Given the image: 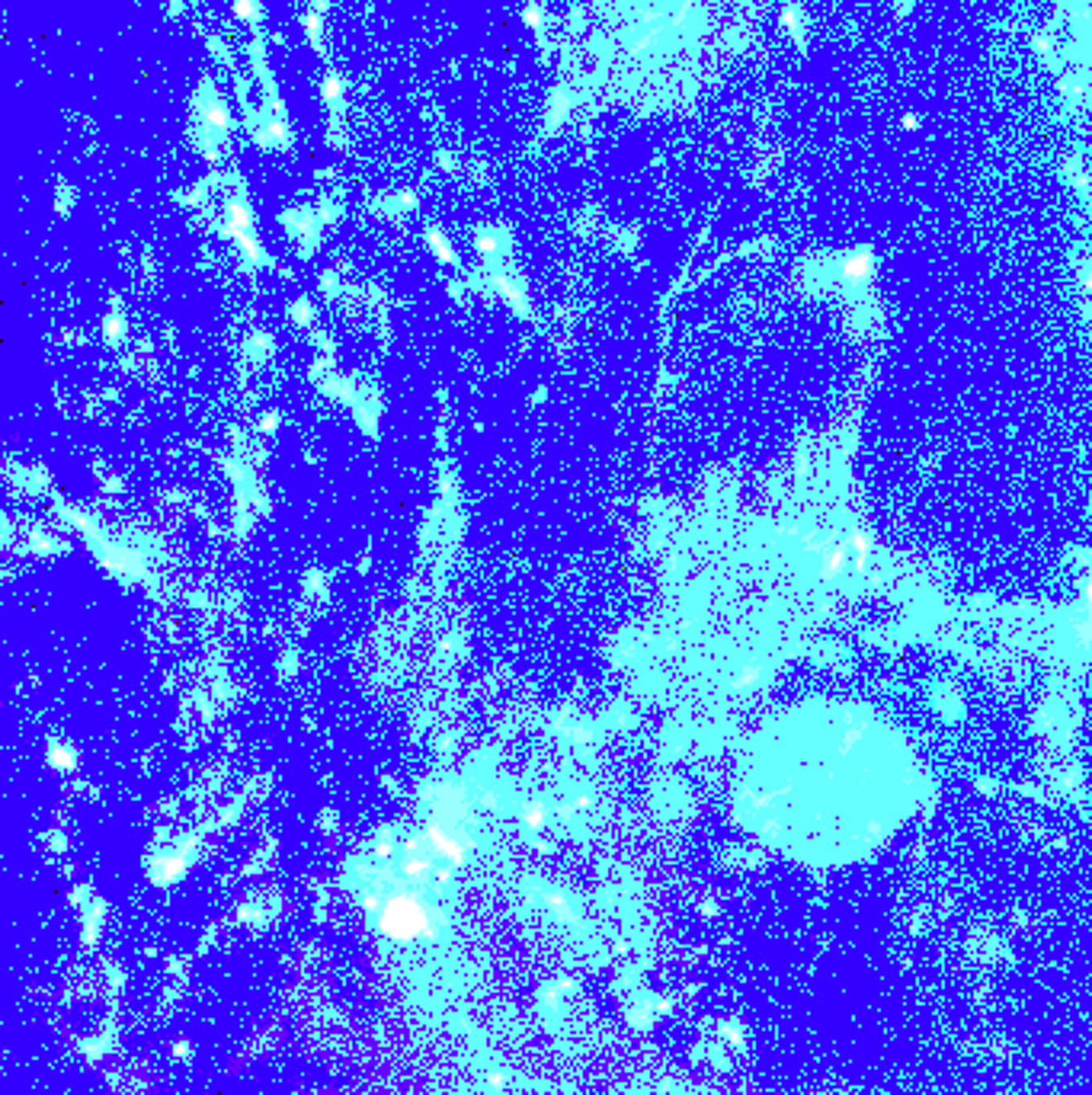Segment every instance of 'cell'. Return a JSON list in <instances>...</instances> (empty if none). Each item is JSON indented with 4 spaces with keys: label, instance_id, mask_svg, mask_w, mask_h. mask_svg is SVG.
Listing matches in <instances>:
<instances>
[{
    "label": "cell",
    "instance_id": "6da1fadb",
    "mask_svg": "<svg viewBox=\"0 0 1092 1095\" xmlns=\"http://www.w3.org/2000/svg\"><path fill=\"white\" fill-rule=\"evenodd\" d=\"M871 273H875V254L868 250V247H862V250H849L842 260H839V275L846 279V282H852V285H862V282H868L871 279Z\"/></svg>",
    "mask_w": 1092,
    "mask_h": 1095
},
{
    "label": "cell",
    "instance_id": "7a4b0ae2",
    "mask_svg": "<svg viewBox=\"0 0 1092 1095\" xmlns=\"http://www.w3.org/2000/svg\"><path fill=\"white\" fill-rule=\"evenodd\" d=\"M849 551H852V557H855V567L865 570V567H868V557H871V535L862 532V529H855V532L849 535Z\"/></svg>",
    "mask_w": 1092,
    "mask_h": 1095
},
{
    "label": "cell",
    "instance_id": "3957f363",
    "mask_svg": "<svg viewBox=\"0 0 1092 1095\" xmlns=\"http://www.w3.org/2000/svg\"><path fill=\"white\" fill-rule=\"evenodd\" d=\"M849 560V548L846 545H829L823 551V576H839L842 567Z\"/></svg>",
    "mask_w": 1092,
    "mask_h": 1095
},
{
    "label": "cell",
    "instance_id": "277c9868",
    "mask_svg": "<svg viewBox=\"0 0 1092 1095\" xmlns=\"http://www.w3.org/2000/svg\"><path fill=\"white\" fill-rule=\"evenodd\" d=\"M904 129H907V132H916V129H920V119H916V116H904Z\"/></svg>",
    "mask_w": 1092,
    "mask_h": 1095
},
{
    "label": "cell",
    "instance_id": "5b68a950",
    "mask_svg": "<svg viewBox=\"0 0 1092 1095\" xmlns=\"http://www.w3.org/2000/svg\"><path fill=\"white\" fill-rule=\"evenodd\" d=\"M1083 596H1086V605L1092 609V573L1086 576V583H1083Z\"/></svg>",
    "mask_w": 1092,
    "mask_h": 1095
},
{
    "label": "cell",
    "instance_id": "8992f818",
    "mask_svg": "<svg viewBox=\"0 0 1092 1095\" xmlns=\"http://www.w3.org/2000/svg\"><path fill=\"white\" fill-rule=\"evenodd\" d=\"M1080 638H1083L1086 644H1092V618L1086 622V625H1083V628H1080Z\"/></svg>",
    "mask_w": 1092,
    "mask_h": 1095
}]
</instances>
